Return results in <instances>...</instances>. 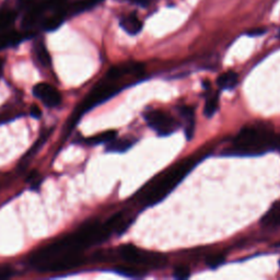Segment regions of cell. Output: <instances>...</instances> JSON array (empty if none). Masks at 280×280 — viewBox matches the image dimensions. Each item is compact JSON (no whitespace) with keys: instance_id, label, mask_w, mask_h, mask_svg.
<instances>
[{"instance_id":"1","label":"cell","mask_w":280,"mask_h":280,"mask_svg":"<svg viewBox=\"0 0 280 280\" xmlns=\"http://www.w3.org/2000/svg\"><path fill=\"white\" fill-rule=\"evenodd\" d=\"M201 156L199 155L187 157L179 163L174 164L171 168H169L145 185L137 194V199L140 204L145 206H153L158 204L159 201L166 198L182 182L186 175L199 162Z\"/></svg>"},{"instance_id":"2","label":"cell","mask_w":280,"mask_h":280,"mask_svg":"<svg viewBox=\"0 0 280 280\" xmlns=\"http://www.w3.org/2000/svg\"><path fill=\"white\" fill-rule=\"evenodd\" d=\"M278 137L268 124L246 125L234 137L232 144L223 152L224 156L256 157L276 149Z\"/></svg>"},{"instance_id":"3","label":"cell","mask_w":280,"mask_h":280,"mask_svg":"<svg viewBox=\"0 0 280 280\" xmlns=\"http://www.w3.org/2000/svg\"><path fill=\"white\" fill-rule=\"evenodd\" d=\"M124 87L125 85H120L116 80H109L106 78H104L103 81L98 82L91 90L89 94L87 95L85 100L79 104L74 114L71 115L67 124L68 131L75 127L76 124L78 123V120L87 111H89V109L94 107L95 105H98V104L105 102L108 98L116 95L118 92H120V90L124 89Z\"/></svg>"},{"instance_id":"4","label":"cell","mask_w":280,"mask_h":280,"mask_svg":"<svg viewBox=\"0 0 280 280\" xmlns=\"http://www.w3.org/2000/svg\"><path fill=\"white\" fill-rule=\"evenodd\" d=\"M118 255L126 263L148 268H162L167 265V257L155 252L141 250L134 245L126 244L118 249Z\"/></svg>"},{"instance_id":"5","label":"cell","mask_w":280,"mask_h":280,"mask_svg":"<svg viewBox=\"0 0 280 280\" xmlns=\"http://www.w3.org/2000/svg\"><path fill=\"white\" fill-rule=\"evenodd\" d=\"M145 119L149 127L159 136H170L177 131L179 124L172 116L160 109H153L145 114Z\"/></svg>"},{"instance_id":"6","label":"cell","mask_w":280,"mask_h":280,"mask_svg":"<svg viewBox=\"0 0 280 280\" xmlns=\"http://www.w3.org/2000/svg\"><path fill=\"white\" fill-rule=\"evenodd\" d=\"M34 95L48 107H56L62 102V94L57 89L48 84H37L33 88Z\"/></svg>"},{"instance_id":"7","label":"cell","mask_w":280,"mask_h":280,"mask_svg":"<svg viewBox=\"0 0 280 280\" xmlns=\"http://www.w3.org/2000/svg\"><path fill=\"white\" fill-rule=\"evenodd\" d=\"M47 9H49V7L46 0H43V1L38 4H34L33 7L27 10V12L23 18V21H22V25H23V27H25V29H30V27H32L40 21L42 15Z\"/></svg>"},{"instance_id":"8","label":"cell","mask_w":280,"mask_h":280,"mask_svg":"<svg viewBox=\"0 0 280 280\" xmlns=\"http://www.w3.org/2000/svg\"><path fill=\"white\" fill-rule=\"evenodd\" d=\"M119 24L122 26V29L130 35L138 34L142 29V22L140 21L138 16L134 13L123 15L122 18H120Z\"/></svg>"},{"instance_id":"9","label":"cell","mask_w":280,"mask_h":280,"mask_svg":"<svg viewBox=\"0 0 280 280\" xmlns=\"http://www.w3.org/2000/svg\"><path fill=\"white\" fill-rule=\"evenodd\" d=\"M180 113L185 122V134L187 140L193 138L195 130V112L190 106H182L180 108Z\"/></svg>"},{"instance_id":"10","label":"cell","mask_w":280,"mask_h":280,"mask_svg":"<svg viewBox=\"0 0 280 280\" xmlns=\"http://www.w3.org/2000/svg\"><path fill=\"white\" fill-rule=\"evenodd\" d=\"M265 228H280V201L276 202L262 219Z\"/></svg>"},{"instance_id":"11","label":"cell","mask_w":280,"mask_h":280,"mask_svg":"<svg viewBox=\"0 0 280 280\" xmlns=\"http://www.w3.org/2000/svg\"><path fill=\"white\" fill-rule=\"evenodd\" d=\"M239 82V76L232 70H229L218 77L217 85L222 90H231L234 89L235 86Z\"/></svg>"},{"instance_id":"12","label":"cell","mask_w":280,"mask_h":280,"mask_svg":"<svg viewBox=\"0 0 280 280\" xmlns=\"http://www.w3.org/2000/svg\"><path fill=\"white\" fill-rule=\"evenodd\" d=\"M27 36L25 34H22L20 32H7L0 35V49H3L5 47L15 46L19 43L24 41Z\"/></svg>"},{"instance_id":"13","label":"cell","mask_w":280,"mask_h":280,"mask_svg":"<svg viewBox=\"0 0 280 280\" xmlns=\"http://www.w3.org/2000/svg\"><path fill=\"white\" fill-rule=\"evenodd\" d=\"M135 140L123 138V139H113L108 142L106 146V150L109 152H125L129 150L134 146Z\"/></svg>"},{"instance_id":"14","label":"cell","mask_w":280,"mask_h":280,"mask_svg":"<svg viewBox=\"0 0 280 280\" xmlns=\"http://www.w3.org/2000/svg\"><path fill=\"white\" fill-rule=\"evenodd\" d=\"M65 15H66V10L64 8L56 10V13L44 22L43 24L44 30L54 31L58 29V27L63 24V22L65 20Z\"/></svg>"},{"instance_id":"15","label":"cell","mask_w":280,"mask_h":280,"mask_svg":"<svg viewBox=\"0 0 280 280\" xmlns=\"http://www.w3.org/2000/svg\"><path fill=\"white\" fill-rule=\"evenodd\" d=\"M115 138H116V131L107 130L104 131V133L90 137V138H88L86 140V142L89 145H100V144H104V142H107L108 144L109 141H112Z\"/></svg>"},{"instance_id":"16","label":"cell","mask_w":280,"mask_h":280,"mask_svg":"<svg viewBox=\"0 0 280 280\" xmlns=\"http://www.w3.org/2000/svg\"><path fill=\"white\" fill-rule=\"evenodd\" d=\"M34 51H35L37 60L41 63L42 66H44V67H48V66H51V64H52L51 56H49L46 46L44 45L43 42H38L36 44L34 47Z\"/></svg>"},{"instance_id":"17","label":"cell","mask_w":280,"mask_h":280,"mask_svg":"<svg viewBox=\"0 0 280 280\" xmlns=\"http://www.w3.org/2000/svg\"><path fill=\"white\" fill-rule=\"evenodd\" d=\"M16 18V14L14 11L9 9H2L0 10V31H3L12 25Z\"/></svg>"},{"instance_id":"18","label":"cell","mask_w":280,"mask_h":280,"mask_svg":"<svg viewBox=\"0 0 280 280\" xmlns=\"http://www.w3.org/2000/svg\"><path fill=\"white\" fill-rule=\"evenodd\" d=\"M219 108V95L218 94H212L206 100L205 103V108H204V114L206 117H212L216 114Z\"/></svg>"},{"instance_id":"19","label":"cell","mask_w":280,"mask_h":280,"mask_svg":"<svg viewBox=\"0 0 280 280\" xmlns=\"http://www.w3.org/2000/svg\"><path fill=\"white\" fill-rule=\"evenodd\" d=\"M51 133H52V130H48L46 134H43L40 138H38V140L35 142L34 144V146H33L32 148H31V150L26 153V155L23 157V160L22 161H29L30 159L35 155V153L40 150V148L42 147V145L44 144V142L46 141V139L48 138L49 137V135H51Z\"/></svg>"},{"instance_id":"20","label":"cell","mask_w":280,"mask_h":280,"mask_svg":"<svg viewBox=\"0 0 280 280\" xmlns=\"http://www.w3.org/2000/svg\"><path fill=\"white\" fill-rule=\"evenodd\" d=\"M101 1L102 0H80V1L76 2L73 5V12L75 13L82 12V11H86L88 9L94 7V5L100 3Z\"/></svg>"},{"instance_id":"21","label":"cell","mask_w":280,"mask_h":280,"mask_svg":"<svg viewBox=\"0 0 280 280\" xmlns=\"http://www.w3.org/2000/svg\"><path fill=\"white\" fill-rule=\"evenodd\" d=\"M117 273H119L120 275H124V276H127V277H141L142 274L135 270L133 267H119L117 268Z\"/></svg>"},{"instance_id":"22","label":"cell","mask_w":280,"mask_h":280,"mask_svg":"<svg viewBox=\"0 0 280 280\" xmlns=\"http://www.w3.org/2000/svg\"><path fill=\"white\" fill-rule=\"evenodd\" d=\"M223 263H224V255H222V254H217V255L210 256L209 259L207 260V265L210 268H217L220 265H222Z\"/></svg>"},{"instance_id":"23","label":"cell","mask_w":280,"mask_h":280,"mask_svg":"<svg viewBox=\"0 0 280 280\" xmlns=\"http://www.w3.org/2000/svg\"><path fill=\"white\" fill-rule=\"evenodd\" d=\"M190 276V272L187 267H178L174 271V277L177 279H186Z\"/></svg>"},{"instance_id":"24","label":"cell","mask_w":280,"mask_h":280,"mask_svg":"<svg viewBox=\"0 0 280 280\" xmlns=\"http://www.w3.org/2000/svg\"><path fill=\"white\" fill-rule=\"evenodd\" d=\"M35 0H18V7L22 10H29L34 5Z\"/></svg>"},{"instance_id":"25","label":"cell","mask_w":280,"mask_h":280,"mask_svg":"<svg viewBox=\"0 0 280 280\" xmlns=\"http://www.w3.org/2000/svg\"><path fill=\"white\" fill-rule=\"evenodd\" d=\"M13 272L11 271V268L9 267H1L0 268V279H5L12 276Z\"/></svg>"},{"instance_id":"26","label":"cell","mask_w":280,"mask_h":280,"mask_svg":"<svg viewBox=\"0 0 280 280\" xmlns=\"http://www.w3.org/2000/svg\"><path fill=\"white\" fill-rule=\"evenodd\" d=\"M30 112H31L32 116L35 117V118H40L41 115H42L41 108L38 107L37 105H32V106H31V109H30Z\"/></svg>"},{"instance_id":"27","label":"cell","mask_w":280,"mask_h":280,"mask_svg":"<svg viewBox=\"0 0 280 280\" xmlns=\"http://www.w3.org/2000/svg\"><path fill=\"white\" fill-rule=\"evenodd\" d=\"M263 33H265L264 29H257V30H254V32H250L249 34H251V35H261V34H263Z\"/></svg>"},{"instance_id":"28","label":"cell","mask_w":280,"mask_h":280,"mask_svg":"<svg viewBox=\"0 0 280 280\" xmlns=\"http://www.w3.org/2000/svg\"><path fill=\"white\" fill-rule=\"evenodd\" d=\"M277 148H279V149H280V137L278 138V146H277Z\"/></svg>"},{"instance_id":"29","label":"cell","mask_w":280,"mask_h":280,"mask_svg":"<svg viewBox=\"0 0 280 280\" xmlns=\"http://www.w3.org/2000/svg\"><path fill=\"white\" fill-rule=\"evenodd\" d=\"M2 68V60H0V70Z\"/></svg>"},{"instance_id":"30","label":"cell","mask_w":280,"mask_h":280,"mask_svg":"<svg viewBox=\"0 0 280 280\" xmlns=\"http://www.w3.org/2000/svg\"><path fill=\"white\" fill-rule=\"evenodd\" d=\"M279 36H280V31H279Z\"/></svg>"},{"instance_id":"31","label":"cell","mask_w":280,"mask_h":280,"mask_svg":"<svg viewBox=\"0 0 280 280\" xmlns=\"http://www.w3.org/2000/svg\"><path fill=\"white\" fill-rule=\"evenodd\" d=\"M279 263H280V262H279Z\"/></svg>"}]
</instances>
